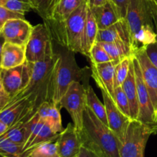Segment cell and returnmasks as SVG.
<instances>
[{
    "instance_id": "obj_1",
    "label": "cell",
    "mask_w": 157,
    "mask_h": 157,
    "mask_svg": "<svg viewBox=\"0 0 157 157\" xmlns=\"http://www.w3.org/2000/svg\"><path fill=\"white\" fill-rule=\"evenodd\" d=\"M78 133L81 146L99 157H121V144L117 137L87 107L84 111L83 127Z\"/></svg>"
},
{
    "instance_id": "obj_2",
    "label": "cell",
    "mask_w": 157,
    "mask_h": 157,
    "mask_svg": "<svg viewBox=\"0 0 157 157\" xmlns=\"http://www.w3.org/2000/svg\"><path fill=\"white\" fill-rule=\"evenodd\" d=\"M88 67L80 68L75 60V52L62 47L56 53L51 81V101L58 107L62 97L74 81H87Z\"/></svg>"
},
{
    "instance_id": "obj_3",
    "label": "cell",
    "mask_w": 157,
    "mask_h": 157,
    "mask_svg": "<svg viewBox=\"0 0 157 157\" xmlns=\"http://www.w3.org/2000/svg\"><path fill=\"white\" fill-rule=\"evenodd\" d=\"M88 4L84 2L66 21L48 26L53 40L75 53L84 54V38Z\"/></svg>"
},
{
    "instance_id": "obj_4",
    "label": "cell",
    "mask_w": 157,
    "mask_h": 157,
    "mask_svg": "<svg viewBox=\"0 0 157 157\" xmlns=\"http://www.w3.org/2000/svg\"><path fill=\"white\" fill-rule=\"evenodd\" d=\"M55 57L31 64L32 75L29 85L16 96L32 97L38 110L44 101H51V81L55 64ZM52 102V101H51Z\"/></svg>"
},
{
    "instance_id": "obj_5",
    "label": "cell",
    "mask_w": 157,
    "mask_h": 157,
    "mask_svg": "<svg viewBox=\"0 0 157 157\" xmlns=\"http://www.w3.org/2000/svg\"><path fill=\"white\" fill-rule=\"evenodd\" d=\"M53 38L45 23L33 26L32 34L25 45L26 61L38 62L53 58L56 53L54 51Z\"/></svg>"
},
{
    "instance_id": "obj_6",
    "label": "cell",
    "mask_w": 157,
    "mask_h": 157,
    "mask_svg": "<svg viewBox=\"0 0 157 157\" xmlns=\"http://www.w3.org/2000/svg\"><path fill=\"white\" fill-rule=\"evenodd\" d=\"M153 129L138 120H132L126 132L125 138L120 148L121 157H144L146 146Z\"/></svg>"
},
{
    "instance_id": "obj_7",
    "label": "cell",
    "mask_w": 157,
    "mask_h": 157,
    "mask_svg": "<svg viewBox=\"0 0 157 157\" xmlns=\"http://www.w3.org/2000/svg\"><path fill=\"white\" fill-rule=\"evenodd\" d=\"M59 109L64 108L71 117L78 131L82 129L84 111L87 107L86 87L79 81H74L61 99Z\"/></svg>"
},
{
    "instance_id": "obj_8",
    "label": "cell",
    "mask_w": 157,
    "mask_h": 157,
    "mask_svg": "<svg viewBox=\"0 0 157 157\" xmlns=\"http://www.w3.org/2000/svg\"><path fill=\"white\" fill-rule=\"evenodd\" d=\"M156 4L155 0H128L125 20L130 31V38L144 26L150 25L155 29L153 9Z\"/></svg>"
},
{
    "instance_id": "obj_9",
    "label": "cell",
    "mask_w": 157,
    "mask_h": 157,
    "mask_svg": "<svg viewBox=\"0 0 157 157\" xmlns=\"http://www.w3.org/2000/svg\"><path fill=\"white\" fill-rule=\"evenodd\" d=\"M37 111V107L29 95L15 96L0 112V120L9 128L19 121L29 120Z\"/></svg>"
},
{
    "instance_id": "obj_10",
    "label": "cell",
    "mask_w": 157,
    "mask_h": 157,
    "mask_svg": "<svg viewBox=\"0 0 157 157\" xmlns=\"http://www.w3.org/2000/svg\"><path fill=\"white\" fill-rule=\"evenodd\" d=\"M133 63L134 65L135 75H136L138 104H139V115L137 120L143 124L151 127L154 130L156 133H157V125L155 121L156 111L153 107L147 86L143 79L139 62L134 55L133 57Z\"/></svg>"
},
{
    "instance_id": "obj_11",
    "label": "cell",
    "mask_w": 157,
    "mask_h": 157,
    "mask_svg": "<svg viewBox=\"0 0 157 157\" xmlns=\"http://www.w3.org/2000/svg\"><path fill=\"white\" fill-rule=\"evenodd\" d=\"M31 75V64L27 61L18 67L9 69L2 68L1 77L3 86L11 99L26 88L30 81Z\"/></svg>"
},
{
    "instance_id": "obj_12",
    "label": "cell",
    "mask_w": 157,
    "mask_h": 157,
    "mask_svg": "<svg viewBox=\"0 0 157 157\" xmlns=\"http://www.w3.org/2000/svg\"><path fill=\"white\" fill-rule=\"evenodd\" d=\"M101 91L104 99V104L106 107L108 127L117 137L121 146L125 138L127 127L132 119L125 116L120 110L113 98L105 90L101 89Z\"/></svg>"
},
{
    "instance_id": "obj_13",
    "label": "cell",
    "mask_w": 157,
    "mask_h": 157,
    "mask_svg": "<svg viewBox=\"0 0 157 157\" xmlns=\"http://www.w3.org/2000/svg\"><path fill=\"white\" fill-rule=\"evenodd\" d=\"M33 26L25 18H12L5 23L0 32L6 42L25 46Z\"/></svg>"
},
{
    "instance_id": "obj_14",
    "label": "cell",
    "mask_w": 157,
    "mask_h": 157,
    "mask_svg": "<svg viewBox=\"0 0 157 157\" xmlns=\"http://www.w3.org/2000/svg\"><path fill=\"white\" fill-rule=\"evenodd\" d=\"M139 62L143 79L150 94L155 111L157 109V67L150 61L145 49L136 51L133 53Z\"/></svg>"
},
{
    "instance_id": "obj_15",
    "label": "cell",
    "mask_w": 157,
    "mask_h": 157,
    "mask_svg": "<svg viewBox=\"0 0 157 157\" xmlns=\"http://www.w3.org/2000/svg\"><path fill=\"white\" fill-rule=\"evenodd\" d=\"M60 157H77L81 147L79 133L73 123H69L57 139Z\"/></svg>"
},
{
    "instance_id": "obj_16",
    "label": "cell",
    "mask_w": 157,
    "mask_h": 157,
    "mask_svg": "<svg viewBox=\"0 0 157 157\" xmlns=\"http://www.w3.org/2000/svg\"><path fill=\"white\" fill-rule=\"evenodd\" d=\"M114 61L91 64V76L100 89L105 90L114 101Z\"/></svg>"
},
{
    "instance_id": "obj_17",
    "label": "cell",
    "mask_w": 157,
    "mask_h": 157,
    "mask_svg": "<svg viewBox=\"0 0 157 157\" xmlns=\"http://www.w3.org/2000/svg\"><path fill=\"white\" fill-rule=\"evenodd\" d=\"M97 41L98 42L124 41L131 46L130 31L126 20L122 18L107 29L98 30Z\"/></svg>"
},
{
    "instance_id": "obj_18",
    "label": "cell",
    "mask_w": 157,
    "mask_h": 157,
    "mask_svg": "<svg viewBox=\"0 0 157 157\" xmlns=\"http://www.w3.org/2000/svg\"><path fill=\"white\" fill-rule=\"evenodd\" d=\"M90 9L96 20L99 30L107 29L122 19L117 6L109 0L103 6Z\"/></svg>"
},
{
    "instance_id": "obj_19",
    "label": "cell",
    "mask_w": 157,
    "mask_h": 157,
    "mask_svg": "<svg viewBox=\"0 0 157 157\" xmlns=\"http://www.w3.org/2000/svg\"><path fill=\"white\" fill-rule=\"evenodd\" d=\"M25 61V46L18 45L6 41L2 52V68L9 69L18 67Z\"/></svg>"
},
{
    "instance_id": "obj_20",
    "label": "cell",
    "mask_w": 157,
    "mask_h": 157,
    "mask_svg": "<svg viewBox=\"0 0 157 157\" xmlns=\"http://www.w3.org/2000/svg\"><path fill=\"white\" fill-rule=\"evenodd\" d=\"M86 1L87 0H60L55 6L50 19L44 22L48 26L61 24L66 21L70 15Z\"/></svg>"
},
{
    "instance_id": "obj_21",
    "label": "cell",
    "mask_w": 157,
    "mask_h": 157,
    "mask_svg": "<svg viewBox=\"0 0 157 157\" xmlns=\"http://www.w3.org/2000/svg\"><path fill=\"white\" fill-rule=\"evenodd\" d=\"M121 87L124 89L129 100L132 120H137L138 115H139V104H138L136 75H135L133 59H132V63L130 64L128 75Z\"/></svg>"
},
{
    "instance_id": "obj_22",
    "label": "cell",
    "mask_w": 157,
    "mask_h": 157,
    "mask_svg": "<svg viewBox=\"0 0 157 157\" xmlns=\"http://www.w3.org/2000/svg\"><path fill=\"white\" fill-rule=\"evenodd\" d=\"M157 39V33L153 27L145 25L131 37V48L133 54L136 51L145 49L150 44Z\"/></svg>"
},
{
    "instance_id": "obj_23",
    "label": "cell",
    "mask_w": 157,
    "mask_h": 157,
    "mask_svg": "<svg viewBox=\"0 0 157 157\" xmlns=\"http://www.w3.org/2000/svg\"><path fill=\"white\" fill-rule=\"evenodd\" d=\"M100 43L116 64H117L124 58L133 55L131 46L124 41Z\"/></svg>"
},
{
    "instance_id": "obj_24",
    "label": "cell",
    "mask_w": 157,
    "mask_h": 157,
    "mask_svg": "<svg viewBox=\"0 0 157 157\" xmlns=\"http://www.w3.org/2000/svg\"><path fill=\"white\" fill-rule=\"evenodd\" d=\"M98 27L97 25L96 20L94 17L93 13L88 6L86 18L85 29H84V54L83 55L87 56L92 46L97 41V35L98 32Z\"/></svg>"
},
{
    "instance_id": "obj_25",
    "label": "cell",
    "mask_w": 157,
    "mask_h": 157,
    "mask_svg": "<svg viewBox=\"0 0 157 157\" xmlns=\"http://www.w3.org/2000/svg\"><path fill=\"white\" fill-rule=\"evenodd\" d=\"M86 98H87V107L92 110L95 116L108 127L107 112L104 104H102L95 94L93 87L90 85L86 87Z\"/></svg>"
},
{
    "instance_id": "obj_26",
    "label": "cell",
    "mask_w": 157,
    "mask_h": 157,
    "mask_svg": "<svg viewBox=\"0 0 157 157\" xmlns=\"http://www.w3.org/2000/svg\"><path fill=\"white\" fill-rule=\"evenodd\" d=\"M57 139L39 144L25 153L24 157H60Z\"/></svg>"
},
{
    "instance_id": "obj_27",
    "label": "cell",
    "mask_w": 157,
    "mask_h": 157,
    "mask_svg": "<svg viewBox=\"0 0 157 157\" xmlns=\"http://www.w3.org/2000/svg\"><path fill=\"white\" fill-rule=\"evenodd\" d=\"M28 1L32 5V9L39 15L44 21H45L50 19L55 6L60 0H28Z\"/></svg>"
},
{
    "instance_id": "obj_28",
    "label": "cell",
    "mask_w": 157,
    "mask_h": 157,
    "mask_svg": "<svg viewBox=\"0 0 157 157\" xmlns=\"http://www.w3.org/2000/svg\"><path fill=\"white\" fill-rule=\"evenodd\" d=\"M58 135L59 133H57L52 130V128L51 127L50 124L48 122H46L44 124L43 127H41V130L38 133V134L37 135L36 137L33 140L32 143L30 144V145L28 147V148L25 150V152L23 153V157H24L25 154L27 153L28 152L30 151L31 150H32L33 148H35V147H37L39 144H43V143H45L47 141L52 140H55L58 137Z\"/></svg>"
},
{
    "instance_id": "obj_29",
    "label": "cell",
    "mask_w": 157,
    "mask_h": 157,
    "mask_svg": "<svg viewBox=\"0 0 157 157\" xmlns=\"http://www.w3.org/2000/svg\"><path fill=\"white\" fill-rule=\"evenodd\" d=\"M0 156L2 157H23V147L12 142L2 135L0 136Z\"/></svg>"
},
{
    "instance_id": "obj_30",
    "label": "cell",
    "mask_w": 157,
    "mask_h": 157,
    "mask_svg": "<svg viewBox=\"0 0 157 157\" xmlns=\"http://www.w3.org/2000/svg\"><path fill=\"white\" fill-rule=\"evenodd\" d=\"M133 56L127 57L121 60L116 66L114 69V88L122 86L124 81L128 75L130 71V64L132 63Z\"/></svg>"
},
{
    "instance_id": "obj_31",
    "label": "cell",
    "mask_w": 157,
    "mask_h": 157,
    "mask_svg": "<svg viewBox=\"0 0 157 157\" xmlns=\"http://www.w3.org/2000/svg\"><path fill=\"white\" fill-rule=\"evenodd\" d=\"M87 57L90 58L91 64H94L113 61L110 55L106 52L104 48L101 45V43L98 41H96L95 44L92 46Z\"/></svg>"
},
{
    "instance_id": "obj_32",
    "label": "cell",
    "mask_w": 157,
    "mask_h": 157,
    "mask_svg": "<svg viewBox=\"0 0 157 157\" xmlns=\"http://www.w3.org/2000/svg\"><path fill=\"white\" fill-rule=\"evenodd\" d=\"M114 101L118 108L120 109V110L125 116L132 119L129 100L121 86L114 88Z\"/></svg>"
},
{
    "instance_id": "obj_33",
    "label": "cell",
    "mask_w": 157,
    "mask_h": 157,
    "mask_svg": "<svg viewBox=\"0 0 157 157\" xmlns=\"http://www.w3.org/2000/svg\"><path fill=\"white\" fill-rule=\"evenodd\" d=\"M46 122L50 124L52 130L57 133H60L64 129L62 127L61 122V117L60 113L59 107L55 104H52L47 118L45 119Z\"/></svg>"
},
{
    "instance_id": "obj_34",
    "label": "cell",
    "mask_w": 157,
    "mask_h": 157,
    "mask_svg": "<svg viewBox=\"0 0 157 157\" xmlns=\"http://www.w3.org/2000/svg\"><path fill=\"white\" fill-rule=\"evenodd\" d=\"M12 18H25L24 14L18 13V12H12L9 9H6L3 6H0V31L4 25L5 23Z\"/></svg>"
},
{
    "instance_id": "obj_35",
    "label": "cell",
    "mask_w": 157,
    "mask_h": 157,
    "mask_svg": "<svg viewBox=\"0 0 157 157\" xmlns=\"http://www.w3.org/2000/svg\"><path fill=\"white\" fill-rule=\"evenodd\" d=\"M1 72L2 67H0V112L6 107V106L9 104L11 100L10 97L8 94L4 86H3L2 81Z\"/></svg>"
},
{
    "instance_id": "obj_36",
    "label": "cell",
    "mask_w": 157,
    "mask_h": 157,
    "mask_svg": "<svg viewBox=\"0 0 157 157\" xmlns=\"http://www.w3.org/2000/svg\"><path fill=\"white\" fill-rule=\"evenodd\" d=\"M145 52L150 61L157 67V39L155 42L150 44L145 48Z\"/></svg>"
},
{
    "instance_id": "obj_37",
    "label": "cell",
    "mask_w": 157,
    "mask_h": 157,
    "mask_svg": "<svg viewBox=\"0 0 157 157\" xmlns=\"http://www.w3.org/2000/svg\"><path fill=\"white\" fill-rule=\"evenodd\" d=\"M112 2L117 8L118 9L121 16L122 18L125 19L126 15H127V6H128V0H109Z\"/></svg>"
},
{
    "instance_id": "obj_38",
    "label": "cell",
    "mask_w": 157,
    "mask_h": 157,
    "mask_svg": "<svg viewBox=\"0 0 157 157\" xmlns=\"http://www.w3.org/2000/svg\"><path fill=\"white\" fill-rule=\"evenodd\" d=\"M77 157H99L95 153H94L91 150H88L86 147L81 146V150Z\"/></svg>"
},
{
    "instance_id": "obj_39",
    "label": "cell",
    "mask_w": 157,
    "mask_h": 157,
    "mask_svg": "<svg viewBox=\"0 0 157 157\" xmlns=\"http://www.w3.org/2000/svg\"><path fill=\"white\" fill-rule=\"evenodd\" d=\"M108 0H87V4L90 8L98 7L105 4Z\"/></svg>"
},
{
    "instance_id": "obj_40",
    "label": "cell",
    "mask_w": 157,
    "mask_h": 157,
    "mask_svg": "<svg viewBox=\"0 0 157 157\" xmlns=\"http://www.w3.org/2000/svg\"><path fill=\"white\" fill-rule=\"evenodd\" d=\"M8 130H9V127L0 120V136H2Z\"/></svg>"
},
{
    "instance_id": "obj_41",
    "label": "cell",
    "mask_w": 157,
    "mask_h": 157,
    "mask_svg": "<svg viewBox=\"0 0 157 157\" xmlns=\"http://www.w3.org/2000/svg\"><path fill=\"white\" fill-rule=\"evenodd\" d=\"M5 43H6V40H5L4 37L2 35L0 32V67H1V59H2V52L3 46H4Z\"/></svg>"
},
{
    "instance_id": "obj_42",
    "label": "cell",
    "mask_w": 157,
    "mask_h": 157,
    "mask_svg": "<svg viewBox=\"0 0 157 157\" xmlns=\"http://www.w3.org/2000/svg\"><path fill=\"white\" fill-rule=\"evenodd\" d=\"M155 121H156V124L157 125V109L156 110V116H155Z\"/></svg>"
},
{
    "instance_id": "obj_43",
    "label": "cell",
    "mask_w": 157,
    "mask_h": 157,
    "mask_svg": "<svg viewBox=\"0 0 157 157\" xmlns=\"http://www.w3.org/2000/svg\"><path fill=\"white\" fill-rule=\"evenodd\" d=\"M155 1H156V2H157V0H155Z\"/></svg>"
},
{
    "instance_id": "obj_44",
    "label": "cell",
    "mask_w": 157,
    "mask_h": 157,
    "mask_svg": "<svg viewBox=\"0 0 157 157\" xmlns=\"http://www.w3.org/2000/svg\"><path fill=\"white\" fill-rule=\"evenodd\" d=\"M0 157H2V156H0Z\"/></svg>"
}]
</instances>
